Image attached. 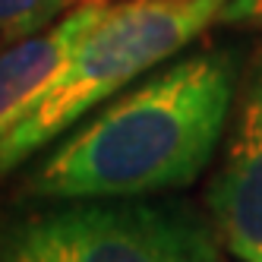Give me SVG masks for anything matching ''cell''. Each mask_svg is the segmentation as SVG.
I'll return each instance as SVG.
<instances>
[{
  "instance_id": "7",
  "label": "cell",
  "mask_w": 262,
  "mask_h": 262,
  "mask_svg": "<svg viewBox=\"0 0 262 262\" xmlns=\"http://www.w3.org/2000/svg\"><path fill=\"white\" fill-rule=\"evenodd\" d=\"M218 26H253L262 29V0H228Z\"/></svg>"
},
{
  "instance_id": "1",
  "label": "cell",
  "mask_w": 262,
  "mask_h": 262,
  "mask_svg": "<svg viewBox=\"0 0 262 262\" xmlns=\"http://www.w3.org/2000/svg\"><path fill=\"white\" fill-rule=\"evenodd\" d=\"M237 92L231 51H196L111 101L35 167L38 199H120L190 186L224 136Z\"/></svg>"
},
{
  "instance_id": "5",
  "label": "cell",
  "mask_w": 262,
  "mask_h": 262,
  "mask_svg": "<svg viewBox=\"0 0 262 262\" xmlns=\"http://www.w3.org/2000/svg\"><path fill=\"white\" fill-rule=\"evenodd\" d=\"M104 4L107 0H85L45 32H35L10 48H0V139L41 98L54 73L63 67L82 32L98 19Z\"/></svg>"
},
{
  "instance_id": "2",
  "label": "cell",
  "mask_w": 262,
  "mask_h": 262,
  "mask_svg": "<svg viewBox=\"0 0 262 262\" xmlns=\"http://www.w3.org/2000/svg\"><path fill=\"white\" fill-rule=\"evenodd\" d=\"M228 0H123L104 4L73 45L29 114L0 139V177L57 139L95 104L218 26Z\"/></svg>"
},
{
  "instance_id": "6",
  "label": "cell",
  "mask_w": 262,
  "mask_h": 262,
  "mask_svg": "<svg viewBox=\"0 0 262 262\" xmlns=\"http://www.w3.org/2000/svg\"><path fill=\"white\" fill-rule=\"evenodd\" d=\"M85 0H0V48L45 32Z\"/></svg>"
},
{
  "instance_id": "3",
  "label": "cell",
  "mask_w": 262,
  "mask_h": 262,
  "mask_svg": "<svg viewBox=\"0 0 262 262\" xmlns=\"http://www.w3.org/2000/svg\"><path fill=\"white\" fill-rule=\"evenodd\" d=\"M0 262H218V234L180 202L51 199L0 224Z\"/></svg>"
},
{
  "instance_id": "4",
  "label": "cell",
  "mask_w": 262,
  "mask_h": 262,
  "mask_svg": "<svg viewBox=\"0 0 262 262\" xmlns=\"http://www.w3.org/2000/svg\"><path fill=\"white\" fill-rule=\"evenodd\" d=\"M231 114L205 205L221 247L237 262H262V48L237 82Z\"/></svg>"
}]
</instances>
